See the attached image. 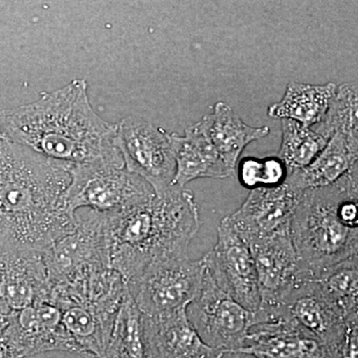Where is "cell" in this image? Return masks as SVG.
Masks as SVG:
<instances>
[{"label": "cell", "instance_id": "obj_24", "mask_svg": "<svg viewBox=\"0 0 358 358\" xmlns=\"http://www.w3.org/2000/svg\"><path fill=\"white\" fill-rule=\"evenodd\" d=\"M315 280L345 320L358 319V255L327 268Z\"/></svg>", "mask_w": 358, "mask_h": 358}, {"label": "cell", "instance_id": "obj_21", "mask_svg": "<svg viewBox=\"0 0 358 358\" xmlns=\"http://www.w3.org/2000/svg\"><path fill=\"white\" fill-rule=\"evenodd\" d=\"M59 310L80 355L103 358L120 310L115 312L91 305H69Z\"/></svg>", "mask_w": 358, "mask_h": 358}, {"label": "cell", "instance_id": "obj_28", "mask_svg": "<svg viewBox=\"0 0 358 358\" xmlns=\"http://www.w3.org/2000/svg\"><path fill=\"white\" fill-rule=\"evenodd\" d=\"M0 358H26L21 355L17 350L4 341L0 336Z\"/></svg>", "mask_w": 358, "mask_h": 358}, {"label": "cell", "instance_id": "obj_25", "mask_svg": "<svg viewBox=\"0 0 358 358\" xmlns=\"http://www.w3.org/2000/svg\"><path fill=\"white\" fill-rule=\"evenodd\" d=\"M327 138L313 128L291 120H282V143L277 157L289 173L305 169L326 148Z\"/></svg>", "mask_w": 358, "mask_h": 358}, {"label": "cell", "instance_id": "obj_15", "mask_svg": "<svg viewBox=\"0 0 358 358\" xmlns=\"http://www.w3.org/2000/svg\"><path fill=\"white\" fill-rule=\"evenodd\" d=\"M50 287L41 254L0 255V315L48 301Z\"/></svg>", "mask_w": 358, "mask_h": 358}, {"label": "cell", "instance_id": "obj_26", "mask_svg": "<svg viewBox=\"0 0 358 358\" xmlns=\"http://www.w3.org/2000/svg\"><path fill=\"white\" fill-rule=\"evenodd\" d=\"M236 169L240 185L250 190L281 186L289 173L288 167L278 157H244Z\"/></svg>", "mask_w": 358, "mask_h": 358}, {"label": "cell", "instance_id": "obj_19", "mask_svg": "<svg viewBox=\"0 0 358 358\" xmlns=\"http://www.w3.org/2000/svg\"><path fill=\"white\" fill-rule=\"evenodd\" d=\"M176 157L173 186L185 187L199 178H227L234 174L219 157L199 122L188 127L185 136L169 133Z\"/></svg>", "mask_w": 358, "mask_h": 358}, {"label": "cell", "instance_id": "obj_17", "mask_svg": "<svg viewBox=\"0 0 358 358\" xmlns=\"http://www.w3.org/2000/svg\"><path fill=\"white\" fill-rule=\"evenodd\" d=\"M358 126L336 131L326 148L305 169L291 171L287 185L299 190L326 187L357 169Z\"/></svg>", "mask_w": 358, "mask_h": 358}, {"label": "cell", "instance_id": "obj_27", "mask_svg": "<svg viewBox=\"0 0 358 358\" xmlns=\"http://www.w3.org/2000/svg\"><path fill=\"white\" fill-rule=\"evenodd\" d=\"M324 350V358H358V319L348 320L343 338Z\"/></svg>", "mask_w": 358, "mask_h": 358}, {"label": "cell", "instance_id": "obj_16", "mask_svg": "<svg viewBox=\"0 0 358 358\" xmlns=\"http://www.w3.org/2000/svg\"><path fill=\"white\" fill-rule=\"evenodd\" d=\"M324 345L291 320L255 322L237 355L255 358H324Z\"/></svg>", "mask_w": 358, "mask_h": 358}, {"label": "cell", "instance_id": "obj_7", "mask_svg": "<svg viewBox=\"0 0 358 358\" xmlns=\"http://www.w3.org/2000/svg\"><path fill=\"white\" fill-rule=\"evenodd\" d=\"M76 228L42 254L49 287L68 286L112 268L103 213H76Z\"/></svg>", "mask_w": 358, "mask_h": 358}, {"label": "cell", "instance_id": "obj_1", "mask_svg": "<svg viewBox=\"0 0 358 358\" xmlns=\"http://www.w3.org/2000/svg\"><path fill=\"white\" fill-rule=\"evenodd\" d=\"M70 166L0 140V255L43 254L76 228Z\"/></svg>", "mask_w": 358, "mask_h": 358}, {"label": "cell", "instance_id": "obj_20", "mask_svg": "<svg viewBox=\"0 0 358 358\" xmlns=\"http://www.w3.org/2000/svg\"><path fill=\"white\" fill-rule=\"evenodd\" d=\"M221 159L233 171L249 143L266 138L270 128L245 124L229 105L217 102L199 122Z\"/></svg>", "mask_w": 358, "mask_h": 358}, {"label": "cell", "instance_id": "obj_10", "mask_svg": "<svg viewBox=\"0 0 358 358\" xmlns=\"http://www.w3.org/2000/svg\"><path fill=\"white\" fill-rule=\"evenodd\" d=\"M202 261L219 288L250 312L258 310L261 296L253 256L228 216L219 223L217 242Z\"/></svg>", "mask_w": 358, "mask_h": 358}, {"label": "cell", "instance_id": "obj_3", "mask_svg": "<svg viewBox=\"0 0 358 358\" xmlns=\"http://www.w3.org/2000/svg\"><path fill=\"white\" fill-rule=\"evenodd\" d=\"M103 218L110 268L126 284L155 261L188 254L201 225L194 194L178 186Z\"/></svg>", "mask_w": 358, "mask_h": 358}, {"label": "cell", "instance_id": "obj_4", "mask_svg": "<svg viewBox=\"0 0 358 358\" xmlns=\"http://www.w3.org/2000/svg\"><path fill=\"white\" fill-rule=\"evenodd\" d=\"M357 169L326 187L303 192L291 224V238L303 267L313 279L358 255V225L341 215V204L358 190Z\"/></svg>", "mask_w": 358, "mask_h": 358}, {"label": "cell", "instance_id": "obj_11", "mask_svg": "<svg viewBox=\"0 0 358 358\" xmlns=\"http://www.w3.org/2000/svg\"><path fill=\"white\" fill-rule=\"evenodd\" d=\"M275 320H291L312 334L324 348L338 343L348 324L315 280L303 282L275 305H260L254 313L255 322Z\"/></svg>", "mask_w": 358, "mask_h": 358}, {"label": "cell", "instance_id": "obj_18", "mask_svg": "<svg viewBox=\"0 0 358 358\" xmlns=\"http://www.w3.org/2000/svg\"><path fill=\"white\" fill-rule=\"evenodd\" d=\"M145 324L155 358H223L226 355L202 341L190 324L186 310L159 317L145 315Z\"/></svg>", "mask_w": 358, "mask_h": 358}, {"label": "cell", "instance_id": "obj_12", "mask_svg": "<svg viewBox=\"0 0 358 358\" xmlns=\"http://www.w3.org/2000/svg\"><path fill=\"white\" fill-rule=\"evenodd\" d=\"M0 336L26 358L48 352L79 353L63 324L62 313L49 301L9 315Z\"/></svg>", "mask_w": 358, "mask_h": 358}, {"label": "cell", "instance_id": "obj_9", "mask_svg": "<svg viewBox=\"0 0 358 358\" xmlns=\"http://www.w3.org/2000/svg\"><path fill=\"white\" fill-rule=\"evenodd\" d=\"M186 313L202 341L225 355H237L243 348L254 322V313L219 288L206 268L201 289Z\"/></svg>", "mask_w": 358, "mask_h": 358}, {"label": "cell", "instance_id": "obj_2", "mask_svg": "<svg viewBox=\"0 0 358 358\" xmlns=\"http://www.w3.org/2000/svg\"><path fill=\"white\" fill-rule=\"evenodd\" d=\"M0 140L66 166L96 162L124 166L115 143V124L96 114L84 79L41 94L34 102L0 110Z\"/></svg>", "mask_w": 358, "mask_h": 358}, {"label": "cell", "instance_id": "obj_23", "mask_svg": "<svg viewBox=\"0 0 358 358\" xmlns=\"http://www.w3.org/2000/svg\"><path fill=\"white\" fill-rule=\"evenodd\" d=\"M103 358H155L145 329V315L129 291L115 317Z\"/></svg>", "mask_w": 358, "mask_h": 358}, {"label": "cell", "instance_id": "obj_13", "mask_svg": "<svg viewBox=\"0 0 358 358\" xmlns=\"http://www.w3.org/2000/svg\"><path fill=\"white\" fill-rule=\"evenodd\" d=\"M301 194L287 183L251 190L241 206L228 218L247 243L291 234L292 219Z\"/></svg>", "mask_w": 358, "mask_h": 358}, {"label": "cell", "instance_id": "obj_8", "mask_svg": "<svg viewBox=\"0 0 358 358\" xmlns=\"http://www.w3.org/2000/svg\"><path fill=\"white\" fill-rule=\"evenodd\" d=\"M115 143L127 171L143 179L155 195L173 187L176 162L169 133L129 115L115 124Z\"/></svg>", "mask_w": 358, "mask_h": 358}, {"label": "cell", "instance_id": "obj_6", "mask_svg": "<svg viewBox=\"0 0 358 358\" xmlns=\"http://www.w3.org/2000/svg\"><path fill=\"white\" fill-rule=\"evenodd\" d=\"M203 261L185 255L166 257L150 264L140 277L128 282L129 296L147 317L186 310L203 282Z\"/></svg>", "mask_w": 358, "mask_h": 358}, {"label": "cell", "instance_id": "obj_22", "mask_svg": "<svg viewBox=\"0 0 358 358\" xmlns=\"http://www.w3.org/2000/svg\"><path fill=\"white\" fill-rule=\"evenodd\" d=\"M338 88V85L334 82L324 85L291 82L282 100L268 108V115L274 119L291 120L313 128L326 115Z\"/></svg>", "mask_w": 358, "mask_h": 358}, {"label": "cell", "instance_id": "obj_5", "mask_svg": "<svg viewBox=\"0 0 358 358\" xmlns=\"http://www.w3.org/2000/svg\"><path fill=\"white\" fill-rule=\"evenodd\" d=\"M66 203L73 213L80 208L117 213L152 199L154 190L124 166L96 162L70 167Z\"/></svg>", "mask_w": 358, "mask_h": 358}, {"label": "cell", "instance_id": "obj_14", "mask_svg": "<svg viewBox=\"0 0 358 358\" xmlns=\"http://www.w3.org/2000/svg\"><path fill=\"white\" fill-rule=\"evenodd\" d=\"M248 245L258 277L260 305H275L303 282L315 280L301 264L291 234L264 238Z\"/></svg>", "mask_w": 358, "mask_h": 358}]
</instances>
